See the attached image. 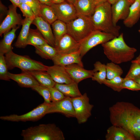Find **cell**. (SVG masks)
<instances>
[{
    "label": "cell",
    "instance_id": "cell-40",
    "mask_svg": "<svg viewBox=\"0 0 140 140\" xmlns=\"http://www.w3.org/2000/svg\"><path fill=\"white\" fill-rule=\"evenodd\" d=\"M19 8L25 18L35 17L36 16L31 8L24 3H22Z\"/></svg>",
    "mask_w": 140,
    "mask_h": 140
},
{
    "label": "cell",
    "instance_id": "cell-13",
    "mask_svg": "<svg viewBox=\"0 0 140 140\" xmlns=\"http://www.w3.org/2000/svg\"><path fill=\"white\" fill-rule=\"evenodd\" d=\"M133 2L131 0H118L111 5L113 22L115 25H117L119 20H124L127 18L130 6Z\"/></svg>",
    "mask_w": 140,
    "mask_h": 140
},
{
    "label": "cell",
    "instance_id": "cell-21",
    "mask_svg": "<svg viewBox=\"0 0 140 140\" xmlns=\"http://www.w3.org/2000/svg\"><path fill=\"white\" fill-rule=\"evenodd\" d=\"M35 17L25 18L22 27L14 45L18 48H24L27 45V41L30 27Z\"/></svg>",
    "mask_w": 140,
    "mask_h": 140
},
{
    "label": "cell",
    "instance_id": "cell-8",
    "mask_svg": "<svg viewBox=\"0 0 140 140\" xmlns=\"http://www.w3.org/2000/svg\"><path fill=\"white\" fill-rule=\"evenodd\" d=\"M75 113V117L78 123L81 124L86 122L91 115L94 106L89 103L86 93L80 96L71 98Z\"/></svg>",
    "mask_w": 140,
    "mask_h": 140
},
{
    "label": "cell",
    "instance_id": "cell-20",
    "mask_svg": "<svg viewBox=\"0 0 140 140\" xmlns=\"http://www.w3.org/2000/svg\"><path fill=\"white\" fill-rule=\"evenodd\" d=\"M106 140H136L134 136L121 127L113 125L107 129L105 136Z\"/></svg>",
    "mask_w": 140,
    "mask_h": 140
},
{
    "label": "cell",
    "instance_id": "cell-31",
    "mask_svg": "<svg viewBox=\"0 0 140 140\" xmlns=\"http://www.w3.org/2000/svg\"><path fill=\"white\" fill-rule=\"evenodd\" d=\"M40 16L50 25L57 20V18L52 7L41 4L40 10Z\"/></svg>",
    "mask_w": 140,
    "mask_h": 140
},
{
    "label": "cell",
    "instance_id": "cell-3",
    "mask_svg": "<svg viewBox=\"0 0 140 140\" xmlns=\"http://www.w3.org/2000/svg\"><path fill=\"white\" fill-rule=\"evenodd\" d=\"M111 5L107 1L96 5L90 18L95 30L117 37L120 34V27L113 24Z\"/></svg>",
    "mask_w": 140,
    "mask_h": 140
},
{
    "label": "cell",
    "instance_id": "cell-9",
    "mask_svg": "<svg viewBox=\"0 0 140 140\" xmlns=\"http://www.w3.org/2000/svg\"><path fill=\"white\" fill-rule=\"evenodd\" d=\"M50 104L44 102L30 111L23 114L18 115L13 114L1 116L0 119L5 121L18 122L35 121L42 118L47 114Z\"/></svg>",
    "mask_w": 140,
    "mask_h": 140
},
{
    "label": "cell",
    "instance_id": "cell-19",
    "mask_svg": "<svg viewBox=\"0 0 140 140\" xmlns=\"http://www.w3.org/2000/svg\"><path fill=\"white\" fill-rule=\"evenodd\" d=\"M79 51L73 53L62 54L57 53L52 60L54 65L63 66L77 64L83 66Z\"/></svg>",
    "mask_w": 140,
    "mask_h": 140
},
{
    "label": "cell",
    "instance_id": "cell-47",
    "mask_svg": "<svg viewBox=\"0 0 140 140\" xmlns=\"http://www.w3.org/2000/svg\"><path fill=\"white\" fill-rule=\"evenodd\" d=\"M134 80L140 85V75L135 78Z\"/></svg>",
    "mask_w": 140,
    "mask_h": 140
},
{
    "label": "cell",
    "instance_id": "cell-1",
    "mask_svg": "<svg viewBox=\"0 0 140 140\" xmlns=\"http://www.w3.org/2000/svg\"><path fill=\"white\" fill-rule=\"evenodd\" d=\"M113 125L125 129L135 137L140 136V109L127 102H118L109 109Z\"/></svg>",
    "mask_w": 140,
    "mask_h": 140
},
{
    "label": "cell",
    "instance_id": "cell-36",
    "mask_svg": "<svg viewBox=\"0 0 140 140\" xmlns=\"http://www.w3.org/2000/svg\"><path fill=\"white\" fill-rule=\"evenodd\" d=\"M131 62L130 69L125 78L134 79L140 75V65L136 62Z\"/></svg>",
    "mask_w": 140,
    "mask_h": 140
},
{
    "label": "cell",
    "instance_id": "cell-16",
    "mask_svg": "<svg viewBox=\"0 0 140 140\" xmlns=\"http://www.w3.org/2000/svg\"><path fill=\"white\" fill-rule=\"evenodd\" d=\"M32 24L36 26L48 44L55 47V40L50 24L40 16H36Z\"/></svg>",
    "mask_w": 140,
    "mask_h": 140
},
{
    "label": "cell",
    "instance_id": "cell-10",
    "mask_svg": "<svg viewBox=\"0 0 140 140\" xmlns=\"http://www.w3.org/2000/svg\"><path fill=\"white\" fill-rule=\"evenodd\" d=\"M57 19L66 23L75 18L78 15L74 5L66 1L58 3H53L51 6Z\"/></svg>",
    "mask_w": 140,
    "mask_h": 140
},
{
    "label": "cell",
    "instance_id": "cell-26",
    "mask_svg": "<svg viewBox=\"0 0 140 140\" xmlns=\"http://www.w3.org/2000/svg\"><path fill=\"white\" fill-rule=\"evenodd\" d=\"M26 71L32 75L40 85L47 87L54 86L55 82L46 71L40 70Z\"/></svg>",
    "mask_w": 140,
    "mask_h": 140
},
{
    "label": "cell",
    "instance_id": "cell-2",
    "mask_svg": "<svg viewBox=\"0 0 140 140\" xmlns=\"http://www.w3.org/2000/svg\"><path fill=\"white\" fill-rule=\"evenodd\" d=\"M101 45L107 58L111 62L117 64L131 60L137 51L136 48L126 44L122 33Z\"/></svg>",
    "mask_w": 140,
    "mask_h": 140
},
{
    "label": "cell",
    "instance_id": "cell-15",
    "mask_svg": "<svg viewBox=\"0 0 140 140\" xmlns=\"http://www.w3.org/2000/svg\"><path fill=\"white\" fill-rule=\"evenodd\" d=\"M65 67L72 80L78 83L84 79L92 78L93 74V70L85 69L83 66L77 64L68 65Z\"/></svg>",
    "mask_w": 140,
    "mask_h": 140
},
{
    "label": "cell",
    "instance_id": "cell-51",
    "mask_svg": "<svg viewBox=\"0 0 140 140\" xmlns=\"http://www.w3.org/2000/svg\"><path fill=\"white\" fill-rule=\"evenodd\" d=\"M133 2H134L135 0H131Z\"/></svg>",
    "mask_w": 140,
    "mask_h": 140
},
{
    "label": "cell",
    "instance_id": "cell-48",
    "mask_svg": "<svg viewBox=\"0 0 140 140\" xmlns=\"http://www.w3.org/2000/svg\"><path fill=\"white\" fill-rule=\"evenodd\" d=\"M118 0H108V1L111 5H112L117 2Z\"/></svg>",
    "mask_w": 140,
    "mask_h": 140
},
{
    "label": "cell",
    "instance_id": "cell-28",
    "mask_svg": "<svg viewBox=\"0 0 140 140\" xmlns=\"http://www.w3.org/2000/svg\"><path fill=\"white\" fill-rule=\"evenodd\" d=\"M93 70V74L92 77L93 80L96 81L100 84H103L107 79L106 65L97 61L94 64Z\"/></svg>",
    "mask_w": 140,
    "mask_h": 140
},
{
    "label": "cell",
    "instance_id": "cell-32",
    "mask_svg": "<svg viewBox=\"0 0 140 140\" xmlns=\"http://www.w3.org/2000/svg\"><path fill=\"white\" fill-rule=\"evenodd\" d=\"M107 79L110 80L118 76H121L123 72L121 67L117 64L112 62L106 65Z\"/></svg>",
    "mask_w": 140,
    "mask_h": 140
},
{
    "label": "cell",
    "instance_id": "cell-22",
    "mask_svg": "<svg viewBox=\"0 0 140 140\" xmlns=\"http://www.w3.org/2000/svg\"><path fill=\"white\" fill-rule=\"evenodd\" d=\"M73 4L78 15L90 17L94 13L96 6L93 0H76Z\"/></svg>",
    "mask_w": 140,
    "mask_h": 140
},
{
    "label": "cell",
    "instance_id": "cell-25",
    "mask_svg": "<svg viewBox=\"0 0 140 140\" xmlns=\"http://www.w3.org/2000/svg\"><path fill=\"white\" fill-rule=\"evenodd\" d=\"M54 87L66 97L73 98L82 95L78 88V83L75 82L68 84L55 83Z\"/></svg>",
    "mask_w": 140,
    "mask_h": 140
},
{
    "label": "cell",
    "instance_id": "cell-11",
    "mask_svg": "<svg viewBox=\"0 0 140 140\" xmlns=\"http://www.w3.org/2000/svg\"><path fill=\"white\" fill-rule=\"evenodd\" d=\"M16 6L13 4L9 6L8 12L5 19L0 25V36L11 30L17 25H22L24 19L17 13Z\"/></svg>",
    "mask_w": 140,
    "mask_h": 140
},
{
    "label": "cell",
    "instance_id": "cell-33",
    "mask_svg": "<svg viewBox=\"0 0 140 140\" xmlns=\"http://www.w3.org/2000/svg\"><path fill=\"white\" fill-rule=\"evenodd\" d=\"M123 79L124 78H121V76L116 77L110 80L107 79L103 84L114 90L119 92L123 89L122 84Z\"/></svg>",
    "mask_w": 140,
    "mask_h": 140
},
{
    "label": "cell",
    "instance_id": "cell-39",
    "mask_svg": "<svg viewBox=\"0 0 140 140\" xmlns=\"http://www.w3.org/2000/svg\"><path fill=\"white\" fill-rule=\"evenodd\" d=\"M50 92L52 102H55L62 100L66 96L55 87H48Z\"/></svg>",
    "mask_w": 140,
    "mask_h": 140
},
{
    "label": "cell",
    "instance_id": "cell-42",
    "mask_svg": "<svg viewBox=\"0 0 140 140\" xmlns=\"http://www.w3.org/2000/svg\"><path fill=\"white\" fill-rule=\"evenodd\" d=\"M40 3L43 4L51 6L53 3L51 0H38Z\"/></svg>",
    "mask_w": 140,
    "mask_h": 140
},
{
    "label": "cell",
    "instance_id": "cell-4",
    "mask_svg": "<svg viewBox=\"0 0 140 140\" xmlns=\"http://www.w3.org/2000/svg\"><path fill=\"white\" fill-rule=\"evenodd\" d=\"M24 140H64L62 131L55 124H40L22 130Z\"/></svg>",
    "mask_w": 140,
    "mask_h": 140
},
{
    "label": "cell",
    "instance_id": "cell-50",
    "mask_svg": "<svg viewBox=\"0 0 140 140\" xmlns=\"http://www.w3.org/2000/svg\"><path fill=\"white\" fill-rule=\"evenodd\" d=\"M138 31H139V33L140 34V29H139L138 30Z\"/></svg>",
    "mask_w": 140,
    "mask_h": 140
},
{
    "label": "cell",
    "instance_id": "cell-12",
    "mask_svg": "<svg viewBox=\"0 0 140 140\" xmlns=\"http://www.w3.org/2000/svg\"><path fill=\"white\" fill-rule=\"evenodd\" d=\"M54 113H62L67 117H75L71 98L66 96L61 100L50 104L47 114Z\"/></svg>",
    "mask_w": 140,
    "mask_h": 140
},
{
    "label": "cell",
    "instance_id": "cell-7",
    "mask_svg": "<svg viewBox=\"0 0 140 140\" xmlns=\"http://www.w3.org/2000/svg\"><path fill=\"white\" fill-rule=\"evenodd\" d=\"M115 37L111 34L99 30H94L79 42V52L81 58L92 48L106 43Z\"/></svg>",
    "mask_w": 140,
    "mask_h": 140
},
{
    "label": "cell",
    "instance_id": "cell-23",
    "mask_svg": "<svg viewBox=\"0 0 140 140\" xmlns=\"http://www.w3.org/2000/svg\"><path fill=\"white\" fill-rule=\"evenodd\" d=\"M19 28V26H16L3 34V38L0 43V54L5 55L12 50V44L16 37V32Z\"/></svg>",
    "mask_w": 140,
    "mask_h": 140
},
{
    "label": "cell",
    "instance_id": "cell-14",
    "mask_svg": "<svg viewBox=\"0 0 140 140\" xmlns=\"http://www.w3.org/2000/svg\"><path fill=\"white\" fill-rule=\"evenodd\" d=\"M55 48L58 53L68 54L79 51L80 44L67 33L61 39Z\"/></svg>",
    "mask_w": 140,
    "mask_h": 140
},
{
    "label": "cell",
    "instance_id": "cell-44",
    "mask_svg": "<svg viewBox=\"0 0 140 140\" xmlns=\"http://www.w3.org/2000/svg\"><path fill=\"white\" fill-rule=\"evenodd\" d=\"M94 3L96 6L97 5L108 1V0H93Z\"/></svg>",
    "mask_w": 140,
    "mask_h": 140
},
{
    "label": "cell",
    "instance_id": "cell-27",
    "mask_svg": "<svg viewBox=\"0 0 140 140\" xmlns=\"http://www.w3.org/2000/svg\"><path fill=\"white\" fill-rule=\"evenodd\" d=\"M51 25L54 38L56 47L61 39L67 33V25L66 23L57 19Z\"/></svg>",
    "mask_w": 140,
    "mask_h": 140
},
{
    "label": "cell",
    "instance_id": "cell-24",
    "mask_svg": "<svg viewBox=\"0 0 140 140\" xmlns=\"http://www.w3.org/2000/svg\"><path fill=\"white\" fill-rule=\"evenodd\" d=\"M140 18V0H135L130 6L129 15L123 20L124 24L127 27H132L137 22Z\"/></svg>",
    "mask_w": 140,
    "mask_h": 140
},
{
    "label": "cell",
    "instance_id": "cell-49",
    "mask_svg": "<svg viewBox=\"0 0 140 140\" xmlns=\"http://www.w3.org/2000/svg\"><path fill=\"white\" fill-rule=\"evenodd\" d=\"M66 1L70 3L73 4L76 0H66Z\"/></svg>",
    "mask_w": 140,
    "mask_h": 140
},
{
    "label": "cell",
    "instance_id": "cell-17",
    "mask_svg": "<svg viewBox=\"0 0 140 140\" xmlns=\"http://www.w3.org/2000/svg\"><path fill=\"white\" fill-rule=\"evenodd\" d=\"M46 71L56 83L68 84L74 82L67 72L65 66L55 65L48 66Z\"/></svg>",
    "mask_w": 140,
    "mask_h": 140
},
{
    "label": "cell",
    "instance_id": "cell-46",
    "mask_svg": "<svg viewBox=\"0 0 140 140\" xmlns=\"http://www.w3.org/2000/svg\"><path fill=\"white\" fill-rule=\"evenodd\" d=\"M131 62H137L140 65V54L135 60L132 61Z\"/></svg>",
    "mask_w": 140,
    "mask_h": 140
},
{
    "label": "cell",
    "instance_id": "cell-41",
    "mask_svg": "<svg viewBox=\"0 0 140 140\" xmlns=\"http://www.w3.org/2000/svg\"><path fill=\"white\" fill-rule=\"evenodd\" d=\"M0 16L1 17L4 15L5 13L7 15L8 10L5 6H4L2 3L0 2Z\"/></svg>",
    "mask_w": 140,
    "mask_h": 140
},
{
    "label": "cell",
    "instance_id": "cell-37",
    "mask_svg": "<svg viewBox=\"0 0 140 140\" xmlns=\"http://www.w3.org/2000/svg\"><path fill=\"white\" fill-rule=\"evenodd\" d=\"M21 3L29 6L32 9L36 16H40V10L41 3L38 0H21Z\"/></svg>",
    "mask_w": 140,
    "mask_h": 140
},
{
    "label": "cell",
    "instance_id": "cell-35",
    "mask_svg": "<svg viewBox=\"0 0 140 140\" xmlns=\"http://www.w3.org/2000/svg\"><path fill=\"white\" fill-rule=\"evenodd\" d=\"M8 69L5 57L4 55L0 54V79L1 80L10 81L8 76Z\"/></svg>",
    "mask_w": 140,
    "mask_h": 140
},
{
    "label": "cell",
    "instance_id": "cell-34",
    "mask_svg": "<svg viewBox=\"0 0 140 140\" xmlns=\"http://www.w3.org/2000/svg\"><path fill=\"white\" fill-rule=\"evenodd\" d=\"M31 88L43 97L44 102L49 104L52 102L51 94L48 87L40 85Z\"/></svg>",
    "mask_w": 140,
    "mask_h": 140
},
{
    "label": "cell",
    "instance_id": "cell-43",
    "mask_svg": "<svg viewBox=\"0 0 140 140\" xmlns=\"http://www.w3.org/2000/svg\"><path fill=\"white\" fill-rule=\"evenodd\" d=\"M14 5L18 7L21 4V0H9Z\"/></svg>",
    "mask_w": 140,
    "mask_h": 140
},
{
    "label": "cell",
    "instance_id": "cell-45",
    "mask_svg": "<svg viewBox=\"0 0 140 140\" xmlns=\"http://www.w3.org/2000/svg\"><path fill=\"white\" fill-rule=\"evenodd\" d=\"M51 1L54 4L59 3L66 1V0H51Z\"/></svg>",
    "mask_w": 140,
    "mask_h": 140
},
{
    "label": "cell",
    "instance_id": "cell-6",
    "mask_svg": "<svg viewBox=\"0 0 140 140\" xmlns=\"http://www.w3.org/2000/svg\"><path fill=\"white\" fill-rule=\"evenodd\" d=\"M66 24L67 33L79 42L95 30L90 16L78 15Z\"/></svg>",
    "mask_w": 140,
    "mask_h": 140
},
{
    "label": "cell",
    "instance_id": "cell-18",
    "mask_svg": "<svg viewBox=\"0 0 140 140\" xmlns=\"http://www.w3.org/2000/svg\"><path fill=\"white\" fill-rule=\"evenodd\" d=\"M8 74L10 79L16 81L22 87L32 88L40 85L33 76L26 71H22L19 74L8 72Z\"/></svg>",
    "mask_w": 140,
    "mask_h": 140
},
{
    "label": "cell",
    "instance_id": "cell-5",
    "mask_svg": "<svg viewBox=\"0 0 140 140\" xmlns=\"http://www.w3.org/2000/svg\"><path fill=\"white\" fill-rule=\"evenodd\" d=\"M5 55L8 69H11L15 67H17L22 71H46L48 66L40 61L31 59L28 56L17 54L12 50Z\"/></svg>",
    "mask_w": 140,
    "mask_h": 140
},
{
    "label": "cell",
    "instance_id": "cell-38",
    "mask_svg": "<svg viewBox=\"0 0 140 140\" xmlns=\"http://www.w3.org/2000/svg\"><path fill=\"white\" fill-rule=\"evenodd\" d=\"M122 87L123 89L133 91L140 90V85L134 80L125 78H124Z\"/></svg>",
    "mask_w": 140,
    "mask_h": 140
},
{
    "label": "cell",
    "instance_id": "cell-30",
    "mask_svg": "<svg viewBox=\"0 0 140 140\" xmlns=\"http://www.w3.org/2000/svg\"><path fill=\"white\" fill-rule=\"evenodd\" d=\"M48 44L47 41L37 29H30L27 38V44L34 47Z\"/></svg>",
    "mask_w": 140,
    "mask_h": 140
},
{
    "label": "cell",
    "instance_id": "cell-29",
    "mask_svg": "<svg viewBox=\"0 0 140 140\" xmlns=\"http://www.w3.org/2000/svg\"><path fill=\"white\" fill-rule=\"evenodd\" d=\"M35 52L42 58L51 60L58 53L56 48L46 44L35 47Z\"/></svg>",
    "mask_w": 140,
    "mask_h": 140
}]
</instances>
